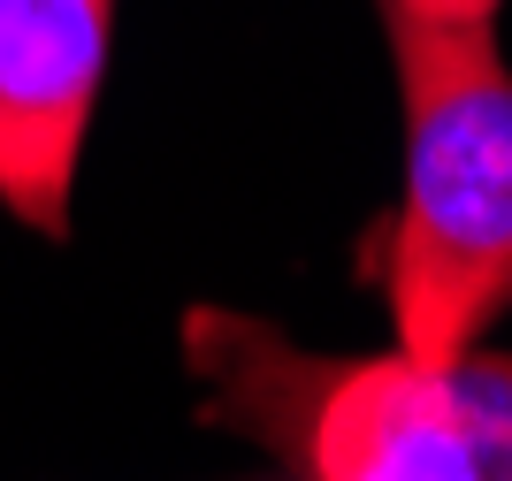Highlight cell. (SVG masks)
I'll return each mask as SVG.
<instances>
[{"label":"cell","mask_w":512,"mask_h":481,"mask_svg":"<svg viewBox=\"0 0 512 481\" xmlns=\"http://www.w3.org/2000/svg\"><path fill=\"white\" fill-rule=\"evenodd\" d=\"M214 420L314 481H512V359H321L245 314H192Z\"/></svg>","instance_id":"1"},{"label":"cell","mask_w":512,"mask_h":481,"mask_svg":"<svg viewBox=\"0 0 512 481\" xmlns=\"http://www.w3.org/2000/svg\"><path fill=\"white\" fill-rule=\"evenodd\" d=\"M107 39L115 0H0V207L39 237H69Z\"/></svg>","instance_id":"3"},{"label":"cell","mask_w":512,"mask_h":481,"mask_svg":"<svg viewBox=\"0 0 512 481\" xmlns=\"http://www.w3.org/2000/svg\"><path fill=\"white\" fill-rule=\"evenodd\" d=\"M406 107V191L390 214V344L459 359L512 314V69L490 23L390 8Z\"/></svg>","instance_id":"2"},{"label":"cell","mask_w":512,"mask_h":481,"mask_svg":"<svg viewBox=\"0 0 512 481\" xmlns=\"http://www.w3.org/2000/svg\"><path fill=\"white\" fill-rule=\"evenodd\" d=\"M398 16H428V23H490L497 0H390Z\"/></svg>","instance_id":"4"}]
</instances>
